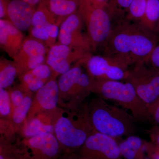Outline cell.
<instances>
[{
	"instance_id": "cell-1",
	"label": "cell",
	"mask_w": 159,
	"mask_h": 159,
	"mask_svg": "<svg viewBox=\"0 0 159 159\" xmlns=\"http://www.w3.org/2000/svg\"><path fill=\"white\" fill-rule=\"evenodd\" d=\"M103 47L104 55L116 58L129 66L148 62L159 43V35L142 24L125 18L117 20Z\"/></svg>"
},
{
	"instance_id": "cell-2",
	"label": "cell",
	"mask_w": 159,
	"mask_h": 159,
	"mask_svg": "<svg viewBox=\"0 0 159 159\" xmlns=\"http://www.w3.org/2000/svg\"><path fill=\"white\" fill-rule=\"evenodd\" d=\"M95 132L90 119L88 103L84 102L74 108H61L54 126V135L62 153L77 152Z\"/></svg>"
},
{
	"instance_id": "cell-3",
	"label": "cell",
	"mask_w": 159,
	"mask_h": 159,
	"mask_svg": "<svg viewBox=\"0 0 159 159\" xmlns=\"http://www.w3.org/2000/svg\"><path fill=\"white\" fill-rule=\"evenodd\" d=\"M88 107L91 123L97 132L118 139L136 132L137 121L124 108L109 104L100 97L92 99Z\"/></svg>"
},
{
	"instance_id": "cell-4",
	"label": "cell",
	"mask_w": 159,
	"mask_h": 159,
	"mask_svg": "<svg viewBox=\"0 0 159 159\" xmlns=\"http://www.w3.org/2000/svg\"><path fill=\"white\" fill-rule=\"evenodd\" d=\"M92 93L98 94L103 99L115 101L124 109L130 111L137 122L151 121L148 106L129 83L94 79Z\"/></svg>"
},
{
	"instance_id": "cell-5",
	"label": "cell",
	"mask_w": 159,
	"mask_h": 159,
	"mask_svg": "<svg viewBox=\"0 0 159 159\" xmlns=\"http://www.w3.org/2000/svg\"><path fill=\"white\" fill-rule=\"evenodd\" d=\"M86 60L80 61L70 70L60 76L57 81L59 107L75 108L83 103L92 93L94 79L82 67V64Z\"/></svg>"
},
{
	"instance_id": "cell-6",
	"label": "cell",
	"mask_w": 159,
	"mask_h": 159,
	"mask_svg": "<svg viewBox=\"0 0 159 159\" xmlns=\"http://www.w3.org/2000/svg\"><path fill=\"white\" fill-rule=\"evenodd\" d=\"M79 11L86 26L93 51L103 47L111 32V18L107 9L94 5L89 0H81Z\"/></svg>"
},
{
	"instance_id": "cell-7",
	"label": "cell",
	"mask_w": 159,
	"mask_h": 159,
	"mask_svg": "<svg viewBox=\"0 0 159 159\" xmlns=\"http://www.w3.org/2000/svg\"><path fill=\"white\" fill-rule=\"evenodd\" d=\"M124 80L132 85L148 107L159 99V71L148 62L134 65L129 69Z\"/></svg>"
},
{
	"instance_id": "cell-8",
	"label": "cell",
	"mask_w": 159,
	"mask_h": 159,
	"mask_svg": "<svg viewBox=\"0 0 159 159\" xmlns=\"http://www.w3.org/2000/svg\"><path fill=\"white\" fill-rule=\"evenodd\" d=\"M120 139L95 132L76 152L82 159H122Z\"/></svg>"
},
{
	"instance_id": "cell-9",
	"label": "cell",
	"mask_w": 159,
	"mask_h": 159,
	"mask_svg": "<svg viewBox=\"0 0 159 159\" xmlns=\"http://www.w3.org/2000/svg\"><path fill=\"white\" fill-rule=\"evenodd\" d=\"M27 159H58L62 150L54 134L43 133L18 141Z\"/></svg>"
},
{
	"instance_id": "cell-10",
	"label": "cell",
	"mask_w": 159,
	"mask_h": 159,
	"mask_svg": "<svg viewBox=\"0 0 159 159\" xmlns=\"http://www.w3.org/2000/svg\"><path fill=\"white\" fill-rule=\"evenodd\" d=\"M84 63L89 75L97 80H124L129 69L124 62L106 55H90Z\"/></svg>"
},
{
	"instance_id": "cell-11",
	"label": "cell",
	"mask_w": 159,
	"mask_h": 159,
	"mask_svg": "<svg viewBox=\"0 0 159 159\" xmlns=\"http://www.w3.org/2000/svg\"><path fill=\"white\" fill-rule=\"evenodd\" d=\"M48 47L43 42L31 37L25 39L13 61L17 66L18 77L46 63Z\"/></svg>"
},
{
	"instance_id": "cell-12",
	"label": "cell",
	"mask_w": 159,
	"mask_h": 159,
	"mask_svg": "<svg viewBox=\"0 0 159 159\" xmlns=\"http://www.w3.org/2000/svg\"><path fill=\"white\" fill-rule=\"evenodd\" d=\"M91 54L82 49L72 48L60 43L55 44L49 49L46 63L54 72L56 78L65 74L72 67L73 63L87 59Z\"/></svg>"
},
{
	"instance_id": "cell-13",
	"label": "cell",
	"mask_w": 159,
	"mask_h": 159,
	"mask_svg": "<svg viewBox=\"0 0 159 159\" xmlns=\"http://www.w3.org/2000/svg\"><path fill=\"white\" fill-rule=\"evenodd\" d=\"M84 25L79 10L66 18L60 27L59 43L89 52L92 50L91 43L88 35L83 32Z\"/></svg>"
},
{
	"instance_id": "cell-14",
	"label": "cell",
	"mask_w": 159,
	"mask_h": 159,
	"mask_svg": "<svg viewBox=\"0 0 159 159\" xmlns=\"http://www.w3.org/2000/svg\"><path fill=\"white\" fill-rule=\"evenodd\" d=\"M59 90L58 82L51 79L35 93L29 115L25 121H29L37 114L54 110L59 107Z\"/></svg>"
},
{
	"instance_id": "cell-15",
	"label": "cell",
	"mask_w": 159,
	"mask_h": 159,
	"mask_svg": "<svg viewBox=\"0 0 159 159\" xmlns=\"http://www.w3.org/2000/svg\"><path fill=\"white\" fill-rule=\"evenodd\" d=\"M9 91L13 108L11 122L15 131H17L25 122L33 102L34 94L25 90L20 86Z\"/></svg>"
},
{
	"instance_id": "cell-16",
	"label": "cell",
	"mask_w": 159,
	"mask_h": 159,
	"mask_svg": "<svg viewBox=\"0 0 159 159\" xmlns=\"http://www.w3.org/2000/svg\"><path fill=\"white\" fill-rule=\"evenodd\" d=\"M62 22L51 13L46 5L45 1L42 0L34 12L31 27L44 29L48 31L50 37L48 47L50 48L55 44L59 34V26Z\"/></svg>"
},
{
	"instance_id": "cell-17",
	"label": "cell",
	"mask_w": 159,
	"mask_h": 159,
	"mask_svg": "<svg viewBox=\"0 0 159 159\" xmlns=\"http://www.w3.org/2000/svg\"><path fill=\"white\" fill-rule=\"evenodd\" d=\"M61 107L54 110L37 114L29 121H25L22 127L24 138H29L43 133L54 134V126Z\"/></svg>"
},
{
	"instance_id": "cell-18",
	"label": "cell",
	"mask_w": 159,
	"mask_h": 159,
	"mask_svg": "<svg viewBox=\"0 0 159 159\" xmlns=\"http://www.w3.org/2000/svg\"><path fill=\"white\" fill-rule=\"evenodd\" d=\"M35 10L34 6L21 0H10L6 19L20 31H27L31 28Z\"/></svg>"
},
{
	"instance_id": "cell-19",
	"label": "cell",
	"mask_w": 159,
	"mask_h": 159,
	"mask_svg": "<svg viewBox=\"0 0 159 159\" xmlns=\"http://www.w3.org/2000/svg\"><path fill=\"white\" fill-rule=\"evenodd\" d=\"M24 39V35L6 19L0 20V45L9 57L14 58L19 51Z\"/></svg>"
},
{
	"instance_id": "cell-20",
	"label": "cell",
	"mask_w": 159,
	"mask_h": 159,
	"mask_svg": "<svg viewBox=\"0 0 159 159\" xmlns=\"http://www.w3.org/2000/svg\"><path fill=\"white\" fill-rule=\"evenodd\" d=\"M147 142L140 137L131 135L121 142L119 145L122 157L125 159H145Z\"/></svg>"
},
{
	"instance_id": "cell-21",
	"label": "cell",
	"mask_w": 159,
	"mask_h": 159,
	"mask_svg": "<svg viewBox=\"0 0 159 159\" xmlns=\"http://www.w3.org/2000/svg\"><path fill=\"white\" fill-rule=\"evenodd\" d=\"M46 5L56 17L63 21L79 10L81 0H45Z\"/></svg>"
},
{
	"instance_id": "cell-22",
	"label": "cell",
	"mask_w": 159,
	"mask_h": 159,
	"mask_svg": "<svg viewBox=\"0 0 159 159\" xmlns=\"http://www.w3.org/2000/svg\"><path fill=\"white\" fill-rule=\"evenodd\" d=\"M159 21V0H147L145 14L139 23L146 29L157 34Z\"/></svg>"
},
{
	"instance_id": "cell-23",
	"label": "cell",
	"mask_w": 159,
	"mask_h": 159,
	"mask_svg": "<svg viewBox=\"0 0 159 159\" xmlns=\"http://www.w3.org/2000/svg\"><path fill=\"white\" fill-rule=\"evenodd\" d=\"M18 77L17 66L14 61L1 58L0 62V88L8 89Z\"/></svg>"
},
{
	"instance_id": "cell-24",
	"label": "cell",
	"mask_w": 159,
	"mask_h": 159,
	"mask_svg": "<svg viewBox=\"0 0 159 159\" xmlns=\"http://www.w3.org/2000/svg\"><path fill=\"white\" fill-rule=\"evenodd\" d=\"M20 86L25 90L32 93H35L39 90L47 82L38 78L30 71L20 75Z\"/></svg>"
},
{
	"instance_id": "cell-25",
	"label": "cell",
	"mask_w": 159,
	"mask_h": 159,
	"mask_svg": "<svg viewBox=\"0 0 159 159\" xmlns=\"http://www.w3.org/2000/svg\"><path fill=\"white\" fill-rule=\"evenodd\" d=\"M133 0H109L107 11L111 19L119 20L125 18Z\"/></svg>"
},
{
	"instance_id": "cell-26",
	"label": "cell",
	"mask_w": 159,
	"mask_h": 159,
	"mask_svg": "<svg viewBox=\"0 0 159 159\" xmlns=\"http://www.w3.org/2000/svg\"><path fill=\"white\" fill-rule=\"evenodd\" d=\"M13 112V105L9 90L0 88L1 119L8 120L11 122Z\"/></svg>"
},
{
	"instance_id": "cell-27",
	"label": "cell",
	"mask_w": 159,
	"mask_h": 159,
	"mask_svg": "<svg viewBox=\"0 0 159 159\" xmlns=\"http://www.w3.org/2000/svg\"><path fill=\"white\" fill-rule=\"evenodd\" d=\"M147 0H133L124 18L139 22L145 14Z\"/></svg>"
},
{
	"instance_id": "cell-28",
	"label": "cell",
	"mask_w": 159,
	"mask_h": 159,
	"mask_svg": "<svg viewBox=\"0 0 159 159\" xmlns=\"http://www.w3.org/2000/svg\"><path fill=\"white\" fill-rule=\"evenodd\" d=\"M30 71L38 78L47 82L51 79L56 78L52 69L47 63L41 65Z\"/></svg>"
},
{
	"instance_id": "cell-29",
	"label": "cell",
	"mask_w": 159,
	"mask_h": 159,
	"mask_svg": "<svg viewBox=\"0 0 159 159\" xmlns=\"http://www.w3.org/2000/svg\"><path fill=\"white\" fill-rule=\"evenodd\" d=\"M148 112L151 120L155 123V124L159 125V99L148 107Z\"/></svg>"
},
{
	"instance_id": "cell-30",
	"label": "cell",
	"mask_w": 159,
	"mask_h": 159,
	"mask_svg": "<svg viewBox=\"0 0 159 159\" xmlns=\"http://www.w3.org/2000/svg\"><path fill=\"white\" fill-rule=\"evenodd\" d=\"M146 152L149 159H159V145L152 142H147Z\"/></svg>"
},
{
	"instance_id": "cell-31",
	"label": "cell",
	"mask_w": 159,
	"mask_h": 159,
	"mask_svg": "<svg viewBox=\"0 0 159 159\" xmlns=\"http://www.w3.org/2000/svg\"><path fill=\"white\" fill-rule=\"evenodd\" d=\"M148 63L159 71V43L151 54Z\"/></svg>"
},
{
	"instance_id": "cell-32",
	"label": "cell",
	"mask_w": 159,
	"mask_h": 159,
	"mask_svg": "<svg viewBox=\"0 0 159 159\" xmlns=\"http://www.w3.org/2000/svg\"><path fill=\"white\" fill-rule=\"evenodd\" d=\"M147 132L151 142L159 145V125L154 124Z\"/></svg>"
},
{
	"instance_id": "cell-33",
	"label": "cell",
	"mask_w": 159,
	"mask_h": 159,
	"mask_svg": "<svg viewBox=\"0 0 159 159\" xmlns=\"http://www.w3.org/2000/svg\"><path fill=\"white\" fill-rule=\"evenodd\" d=\"M10 0H0V18L7 19V7Z\"/></svg>"
},
{
	"instance_id": "cell-34",
	"label": "cell",
	"mask_w": 159,
	"mask_h": 159,
	"mask_svg": "<svg viewBox=\"0 0 159 159\" xmlns=\"http://www.w3.org/2000/svg\"><path fill=\"white\" fill-rule=\"evenodd\" d=\"M94 5L104 9H107L109 0H89Z\"/></svg>"
},
{
	"instance_id": "cell-35",
	"label": "cell",
	"mask_w": 159,
	"mask_h": 159,
	"mask_svg": "<svg viewBox=\"0 0 159 159\" xmlns=\"http://www.w3.org/2000/svg\"><path fill=\"white\" fill-rule=\"evenodd\" d=\"M58 159H80V157L77 152L62 153Z\"/></svg>"
},
{
	"instance_id": "cell-36",
	"label": "cell",
	"mask_w": 159,
	"mask_h": 159,
	"mask_svg": "<svg viewBox=\"0 0 159 159\" xmlns=\"http://www.w3.org/2000/svg\"><path fill=\"white\" fill-rule=\"evenodd\" d=\"M21 1L29 3L30 5L34 7L36 5L38 6L39 4L41 2L42 0H21Z\"/></svg>"
},
{
	"instance_id": "cell-37",
	"label": "cell",
	"mask_w": 159,
	"mask_h": 159,
	"mask_svg": "<svg viewBox=\"0 0 159 159\" xmlns=\"http://www.w3.org/2000/svg\"><path fill=\"white\" fill-rule=\"evenodd\" d=\"M157 34H158L159 35V21L158 26Z\"/></svg>"
},
{
	"instance_id": "cell-38",
	"label": "cell",
	"mask_w": 159,
	"mask_h": 159,
	"mask_svg": "<svg viewBox=\"0 0 159 159\" xmlns=\"http://www.w3.org/2000/svg\"><path fill=\"white\" fill-rule=\"evenodd\" d=\"M79 157H80V159H82V158H81V157H80L79 156Z\"/></svg>"
}]
</instances>
